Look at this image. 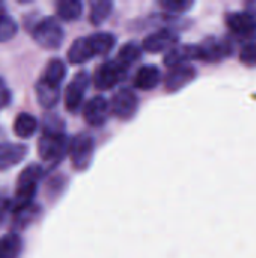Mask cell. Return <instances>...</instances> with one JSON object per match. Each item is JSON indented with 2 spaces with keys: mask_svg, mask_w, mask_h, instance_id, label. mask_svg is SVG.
I'll return each mask as SVG.
<instances>
[{
  "mask_svg": "<svg viewBox=\"0 0 256 258\" xmlns=\"http://www.w3.org/2000/svg\"><path fill=\"white\" fill-rule=\"evenodd\" d=\"M94 150H95V141L89 133L81 132L77 136H74L69 144V157L72 166L77 171H84L92 162Z\"/></svg>",
  "mask_w": 256,
  "mask_h": 258,
  "instance_id": "cell-4",
  "label": "cell"
},
{
  "mask_svg": "<svg viewBox=\"0 0 256 258\" xmlns=\"http://www.w3.org/2000/svg\"><path fill=\"white\" fill-rule=\"evenodd\" d=\"M125 73H127V68L115 57V59L106 60L100 67H97L92 82H94L95 88H98L101 91H107V89L113 88L115 85H118L125 77Z\"/></svg>",
  "mask_w": 256,
  "mask_h": 258,
  "instance_id": "cell-5",
  "label": "cell"
},
{
  "mask_svg": "<svg viewBox=\"0 0 256 258\" xmlns=\"http://www.w3.org/2000/svg\"><path fill=\"white\" fill-rule=\"evenodd\" d=\"M21 252V239L15 233L0 237V258H17Z\"/></svg>",
  "mask_w": 256,
  "mask_h": 258,
  "instance_id": "cell-23",
  "label": "cell"
},
{
  "mask_svg": "<svg viewBox=\"0 0 256 258\" xmlns=\"http://www.w3.org/2000/svg\"><path fill=\"white\" fill-rule=\"evenodd\" d=\"M0 14H5V5L0 2Z\"/></svg>",
  "mask_w": 256,
  "mask_h": 258,
  "instance_id": "cell-31",
  "label": "cell"
},
{
  "mask_svg": "<svg viewBox=\"0 0 256 258\" xmlns=\"http://www.w3.org/2000/svg\"><path fill=\"white\" fill-rule=\"evenodd\" d=\"M95 54H94V51H92V47H91V44H89V39H88V36H84V38H78V39H75L72 44H71V47H69V50H68V60L71 62V63H84V62H88L89 59H92Z\"/></svg>",
  "mask_w": 256,
  "mask_h": 258,
  "instance_id": "cell-17",
  "label": "cell"
},
{
  "mask_svg": "<svg viewBox=\"0 0 256 258\" xmlns=\"http://www.w3.org/2000/svg\"><path fill=\"white\" fill-rule=\"evenodd\" d=\"M196 77V68L192 65H181L177 68H170V71L164 77V86L169 92H177L190 83Z\"/></svg>",
  "mask_w": 256,
  "mask_h": 258,
  "instance_id": "cell-12",
  "label": "cell"
},
{
  "mask_svg": "<svg viewBox=\"0 0 256 258\" xmlns=\"http://www.w3.org/2000/svg\"><path fill=\"white\" fill-rule=\"evenodd\" d=\"M240 59L244 65L256 67V41H250L241 48Z\"/></svg>",
  "mask_w": 256,
  "mask_h": 258,
  "instance_id": "cell-27",
  "label": "cell"
},
{
  "mask_svg": "<svg viewBox=\"0 0 256 258\" xmlns=\"http://www.w3.org/2000/svg\"><path fill=\"white\" fill-rule=\"evenodd\" d=\"M69 144L71 141H68L65 133L42 132L38 141V154L44 162L57 163L66 153H69Z\"/></svg>",
  "mask_w": 256,
  "mask_h": 258,
  "instance_id": "cell-2",
  "label": "cell"
},
{
  "mask_svg": "<svg viewBox=\"0 0 256 258\" xmlns=\"http://www.w3.org/2000/svg\"><path fill=\"white\" fill-rule=\"evenodd\" d=\"M160 6L163 9H166L167 12L180 14V12L190 9L193 6V2H190V0H161Z\"/></svg>",
  "mask_w": 256,
  "mask_h": 258,
  "instance_id": "cell-26",
  "label": "cell"
},
{
  "mask_svg": "<svg viewBox=\"0 0 256 258\" xmlns=\"http://www.w3.org/2000/svg\"><path fill=\"white\" fill-rule=\"evenodd\" d=\"M231 53H232V45L226 39L208 36L198 44V59L204 62H219L228 57Z\"/></svg>",
  "mask_w": 256,
  "mask_h": 258,
  "instance_id": "cell-8",
  "label": "cell"
},
{
  "mask_svg": "<svg viewBox=\"0 0 256 258\" xmlns=\"http://www.w3.org/2000/svg\"><path fill=\"white\" fill-rule=\"evenodd\" d=\"M110 103L103 95L92 97L83 107V118L92 127H101L106 124L110 113Z\"/></svg>",
  "mask_w": 256,
  "mask_h": 258,
  "instance_id": "cell-10",
  "label": "cell"
},
{
  "mask_svg": "<svg viewBox=\"0 0 256 258\" xmlns=\"http://www.w3.org/2000/svg\"><path fill=\"white\" fill-rule=\"evenodd\" d=\"M161 80V73L155 65H143L134 76V86L142 91L154 89Z\"/></svg>",
  "mask_w": 256,
  "mask_h": 258,
  "instance_id": "cell-16",
  "label": "cell"
},
{
  "mask_svg": "<svg viewBox=\"0 0 256 258\" xmlns=\"http://www.w3.org/2000/svg\"><path fill=\"white\" fill-rule=\"evenodd\" d=\"M198 59V45L195 44H183L177 45L164 56V63L169 68H177L181 65H189L187 62Z\"/></svg>",
  "mask_w": 256,
  "mask_h": 258,
  "instance_id": "cell-15",
  "label": "cell"
},
{
  "mask_svg": "<svg viewBox=\"0 0 256 258\" xmlns=\"http://www.w3.org/2000/svg\"><path fill=\"white\" fill-rule=\"evenodd\" d=\"M9 103H11V91L6 86L5 80L0 77V109L8 106Z\"/></svg>",
  "mask_w": 256,
  "mask_h": 258,
  "instance_id": "cell-28",
  "label": "cell"
},
{
  "mask_svg": "<svg viewBox=\"0 0 256 258\" xmlns=\"http://www.w3.org/2000/svg\"><path fill=\"white\" fill-rule=\"evenodd\" d=\"M32 36L45 50H56L63 42V29L54 17H45L32 29Z\"/></svg>",
  "mask_w": 256,
  "mask_h": 258,
  "instance_id": "cell-3",
  "label": "cell"
},
{
  "mask_svg": "<svg viewBox=\"0 0 256 258\" xmlns=\"http://www.w3.org/2000/svg\"><path fill=\"white\" fill-rule=\"evenodd\" d=\"M57 17L63 21H74L83 14V3L80 0H60L56 5Z\"/></svg>",
  "mask_w": 256,
  "mask_h": 258,
  "instance_id": "cell-20",
  "label": "cell"
},
{
  "mask_svg": "<svg viewBox=\"0 0 256 258\" xmlns=\"http://www.w3.org/2000/svg\"><path fill=\"white\" fill-rule=\"evenodd\" d=\"M18 26L15 20L6 14H0V42L11 41L17 35Z\"/></svg>",
  "mask_w": 256,
  "mask_h": 258,
  "instance_id": "cell-25",
  "label": "cell"
},
{
  "mask_svg": "<svg viewBox=\"0 0 256 258\" xmlns=\"http://www.w3.org/2000/svg\"><path fill=\"white\" fill-rule=\"evenodd\" d=\"M9 210H11V201H9L8 198H5V197L0 195V224L5 221L6 213H8Z\"/></svg>",
  "mask_w": 256,
  "mask_h": 258,
  "instance_id": "cell-29",
  "label": "cell"
},
{
  "mask_svg": "<svg viewBox=\"0 0 256 258\" xmlns=\"http://www.w3.org/2000/svg\"><path fill=\"white\" fill-rule=\"evenodd\" d=\"M36 98L41 107L44 109H53L59 100H60V86L47 82L45 79H39L35 85Z\"/></svg>",
  "mask_w": 256,
  "mask_h": 258,
  "instance_id": "cell-14",
  "label": "cell"
},
{
  "mask_svg": "<svg viewBox=\"0 0 256 258\" xmlns=\"http://www.w3.org/2000/svg\"><path fill=\"white\" fill-rule=\"evenodd\" d=\"M42 175H44V169L35 163L26 166L21 171L17 180L14 198L11 201V210H14V213H18L32 206V201L36 195L38 183L42 178Z\"/></svg>",
  "mask_w": 256,
  "mask_h": 258,
  "instance_id": "cell-1",
  "label": "cell"
},
{
  "mask_svg": "<svg viewBox=\"0 0 256 258\" xmlns=\"http://www.w3.org/2000/svg\"><path fill=\"white\" fill-rule=\"evenodd\" d=\"M91 83L88 71H78L65 89V107L71 113H77L83 104L84 94Z\"/></svg>",
  "mask_w": 256,
  "mask_h": 258,
  "instance_id": "cell-6",
  "label": "cell"
},
{
  "mask_svg": "<svg viewBox=\"0 0 256 258\" xmlns=\"http://www.w3.org/2000/svg\"><path fill=\"white\" fill-rule=\"evenodd\" d=\"M226 24L229 30L240 36L252 35L256 30V18L247 11H235L226 15Z\"/></svg>",
  "mask_w": 256,
  "mask_h": 258,
  "instance_id": "cell-11",
  "label": "cell"
},
{
  "mask_svg": "<svg viewBox=\"0 0 256 258\" xmlns=\"http://www.w3.org/2000/svg\"><path fill=\"white\" fill-rule=\"evenodd\" d=\"M142 47L137 44V42H127L125 45H122V48L119 50L118 56H116V60H119L127 70L140 59L142 56Z\"/></svg>",
  "mask_w": 256,
  "mask_h": 258,
  "instance_id": "cell-24",
  "label": "cell"
},
{
  "mask_svg": "<svg viewBox=\"0 0 256 258\" xmlns=\"http://www.w3.org/2000/svg\"><path fill=\"white\" fill-rule=\"evenodd\" d=\"M65 76H66V65H65V62L57 59V57H54V59H51L47 63V67L44 70V74L41 77L45 79L50 83H54V85L60 86V83L63 82Z\"/></svg>",
  "mask_w": 256,
  "mask_h": 258,
  "instance_id": "cell-22",
  "label": "cell"
},
{
  "mask_svg": "<svg viewBox=\"0 0 256 258\" xmlns=\"http://www.w3.org/2000/svg\"><path fill=\"white\" fill-rule=\"evenodd\" d=\"M88 39L95 56H103L110 53V50L116 44V36L110 32H97L89 35Z\"/></svg>",
  "mask_w": 256,
  "mask_h": 258,
  "instance_id": "cell-18",
  "label": "cell"
},
{
  "mask_svg": "<svg viewBox=\"0 0 256 258\" xmlns=\"http://www.w3.org/2000/svg\"><path fill=\"white\" fill-rule=\"evenodd\" d=\"M180 42V36L172 29H160L151 35H148L143 39L142 48L148 53H161V51H170L175 48Z\"/></svg>",
  "mask_w": 256,
  "mask_h": 258,
  "instance_id": "cell-9",
  "label": "cell"
},
{
  "mask_svg": "<svg viewBox=\"0 0 256 258\" xmlns=\"http://www.w3.org/2000/svg\"><path fill=\"white\" fill-rule=\"evenodd\" d=\"M27 147L23 144H12V142H3L0 144V171H6L20 162L24 160L27 156Z\"/></svg>",
  "mask_w": 256,
  "mask_h": 258,
  "instance_id": "cell-13",
  "label": "cell"
},
{
  "mask_svg": "<svg viewBox=\"0 0 256 258\" xmlns=\"http://www.w3.org/2000/svg\"><path fill=\"white\" fill-rule=\"evenodd\" d=\"M139 107V97L137 94L130 89V88H122L119 89L112 101H110V110L112 113L119 118V119H131Z\"/></svg>",
  "mask_w": 256,
  "mask_h": 258,
  "instance_id": "cell-7",
  "label": "cell"
},
{
  "mask_svg": "<svg viewBox=\"0 0 256 258\" xmlns=\"http://www.w3.org/2000/svg\"><path fill=\"white\" fill-rule=\"evenodd\" d=\"M113 9V2L110 0H94L91 2V12L89 20L94 26H100L103 21L109 18Z\"/></svg>",
  "mask_w": 256,
  "mask_h": 258,
  "instance_id": "cell-21",
  "label": "cell"
},
{
  "mask_svg": "<svg viewBox=\"0 0 256 258\" xmlns=\"http://www.w3.org/2000/svg\"><path fill=\"white\" fill-rule=\"evenodd\" d=\"M38 128V121L33 115L30 113H18L15 116V121H14V133L18 136V138H30L33 136V133L36 132Z\"/></svg>",
  "mask_w": 256,
  "mask_h": 258,
  "instance_id": "cell-19",
  "label": "cell"
},
{
  "mask_svg": "<svg viewBox=\"0 0 256 258\" xmlns=\"http://www.w3.org/2000/svg\"><path fill=\"white\" fill-rule=\"evenodd\" d=\"M247 12H250V14H252V15L256 18V0L247 3Z\"/></svg>",
  "mask_w": 256,
  "mask_h": 258,
  "instance_id": "cell-30",
  "label": "cell"
}]
</instances>
